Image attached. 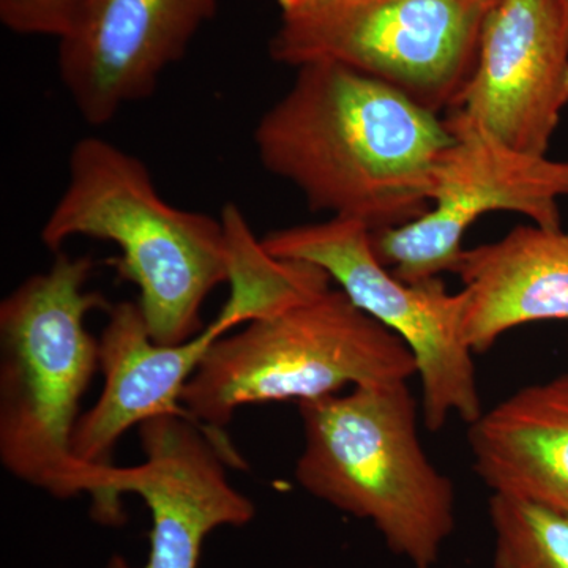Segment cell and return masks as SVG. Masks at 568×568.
Returning a JSON list of instances; mask_svg holds the SVG:
<instances>
[{"label":"cell","mask_w":568,"mask_h":568,"mask_svg":"<svg viewBox=\"0 0 568 568\" xmlns=\"http://www.w3.org/2000/svg\"><path fill=\"white\" fill-rule=\"evenodd\" d=\"M254 129L260 162L315 212L392 230L432 209L433 179L454 141L436 112L335 62L298 67Z\"/></svg>","instance_id":"cell-1"},{"label":"cell","mask_w":568,"mask_h":568,"mask_svg":"<svg viewBox=\"0 0 568 568\" xmlns=\"http://www.w3.org/2000/svg\"><path fill=\"white\" fill-rule=\"evenodd\" d=\"M74 237L121 250L115 268L140 291L142 316L160 345L200 334L205 298L227 283L222 220L164 201L145 163L103 138L73 145L69 182L41 227L54 254Z\"/></svg>","instance_id":"cell-2"},{"label":"cell","mask_w":568,"mask_h":568,"mask_svg":"<svg viewBox=\"0 0 568 568\" xmlns=\"http://www.w3.org/2000/svg\"><path fill=\"white\" fill-rule=\"evenodd\" d=\"M298 413L305 444L297 484L372 523L410 567L435 568L457 525V496L422 448L407 381L302 402Z\"/></svg>","instance_id":"cell-3"},{"label":"cell","mask_w":568,"mask_h":568,"mask_svg":"<svg viewBox=\"0 0 568 568\" xmlns=\"http://www.w3.org/2000/svg\"><path fill=\"white\" fill-rule=\"evenodd\" d=\"M91 257L55 253L0 304V462L18 480L69 499L85 495L93 467L71 452L80 403L100 368L85 317L108 310L85 290Z\"/></svg>","instance_id":"cell-4"},{"label":"cell","mask_w":568,"mask_h":568,"mask_svg":"<svg viewBox=\"0 0 568 568\" xmlns=\"http://www.w3.org/2000/svg\"><path fill=\"white\" fill-rule=\"evenodd\" d=\"M417 364L409 347L366 315L343 291L223 335L182 394L186 416L223 429L246 405L313 402L346 386L409 381Z\"/></svg>","instance_id":"cell-5"},{"label":"cell","mask_w":568,"mask_h":568,"mask_svg":"<svg viewBox=\"0 0 568 568\" xmlns=\"http://www.w3.org/2000/svg\"><path fill=\"white\" fill-rule=\"evenodd\" d=\"M488 9L478 0H332L282 13L268 54L294 69L349 67L440 114L476 69Z\"/></svg>","instance_id":"cell-6"},{"label":"cell","mask_w":568,"mask_h":568,"mask_svg":"<svg viewBox=\"0 0 568 568\" xmlns=\"http://www.w3.org/2000/svg\"><path fill=\"white\" fill-rule=\"evenodd\" d=\"M268 253L323 268L357 308L394 332L413 353L422 386L426 429L447 418L467 425L484 414L474 354L463 336L465 295L443 278L410 284L377 260L372 231L353 220L331 219L272 231L261 239Z\"/></svg>","instance_id":"cell-7"},{"label":"cell","mask_w":568,"mask_h":568,"mask_svg":"<svg viewBox=\"0 0 568 568\" xmlns=\"http://www.w3.org/2000/svg\"><path fill=\"white\" fill-rule=\"evenodd\" d=\"M144 462L95 467L85 488L92 517L104 525L123 519L122 496L136 495L152 515L144 566L112 556L104 568H200L205 538L219 528H242L256 515L253 500L231 485L237 457L222 429L186 413L163 414L140 425Z\"/></svg>","instance_id":"cell-8"},{"label":"cell","mask_w":568,"mask_h":568,"mask_svg":"<svg viewBox=\"0 0 568 568\" xmlns=\"http://www.w3.org/2000/svg\"><path fill=\"white\" fill-rule=\"evenodd\" d=\"M446 119L454 141L433 179L432 204L414 222L372 233L377 260L402 282L457 274L463 239L488 212H515L545 230H562L559 200L568 197V162L515 151L465 123Z\"/></svg>","instance_id":"cell-9"},{"label":"cell","mask_w":568,"mask_h":568,"mask_svg":"<svg viewBox=\"0 0 568 568\" xmlns=\"http://www.w3.org/2000/svg\"><path fill=\"white\" fill-rule=\"evenodd\" d=\"M568 106V0H496L476 69L446 118L545 156Z\"/></svg>","instance_id":"cell-10"},{"label":"cell","mask_w":568,"mask_h":568,"mask_svg":"<svg viewBox=\"0 0 568 568\" xmlns=\"http://www.w3.org/2000/svg\"><path fill=\"white\" fill-rule=\"evenodd\" d=\"M216 10L219 0H92L58 54L59 77L81 118L103 126L149 99Z\"/></svg>","instance_id":"cell-11"},{"label":"cell","mask_w":568,"mask_h":568,"mask_svg":"<svg viewBox=\"0 0 568 568\" xmlns=\"http://www.w3.org/2000/svg\"><path fill=\"white\" fill-rule=\"evenodd\" d=\"M220 336L209 324L189 342L160 345L138 302L111 305L99 338L103 390L78 420L73 457L85 467L111 466L112 452L130 428L163 414L185 413L183 388Z\"/></svg>","instance_id":"cell-12"},{"label":"cell","mask_w":568,"mask_h":568,"mask_svg":"<svg viewBox=\"0 0 568 568\" xmlns=\"http://www.w3.org/2000/svg\"><path fill=\"white\" fill-rule=\"evenodd\" d=\"M457 275L463 336L474 354L488 353L519 325L568 321V231L521 224L499 241L465 250Z\"/></svg>","instance_id":"cell-13"},{"label":"cell","mask_w":568,"mask_h":568,"mask_svg":"<svg viewBox=\"0 0 568 568\" xmlns=\"http://www.w3.org/2000/svg\"><path fill=\"white\" fill-rule=\"evenodd\" d=\"M467 440L474 473L493 493L568 517V373L484 410Z\"/></svg>","instance_id":"cell-14"},{"label":"cell","mask_w":568,"mask_h":568,"mask_svg":"<svg viewBox=\"0 0 568 568\" xmlns=\"http://www.w3.org/2000/svg\"><path fill=\"white\" fill-rule=\"evenodd\" d=\"M220 220L226 239L231 286L226 304L211 323L220 334L280 315L332 290L331 276L317 265L268 253L237 204L224 205Z\"/></svg>","instance_id":"cell-15"},{"label":"cell","mask_w":568,"mask_h":568,"mask_svg":"<svg viewBox=\"0 0 568 568\" xmlns=\"http://www.w3.org/2000/svg\"><path fill=\"white\" fill-rule=\"evenodd\" d=\"M495 568H568V517L532 500L491 493Z\"/></svg>","instance_id":"cell-16"},{"label":"cell","mask_w":568,"mask_h":568,"mask_svg":"<svg viewBox=\"0 0 568 568\" xmlns=\"http://www.w3.org/2000/svg\"><path fill=\"white\" fill-rule=\"evenodd\" d=\"M92 0H0V21L20 36L69 39L80 28Z\"/></svg>","instance_id":"cell-17"},{"label":"cell","mask_w":568,"mask_h":568,"mask_svg":"<svg viewBox=\"0 0 568 568\" xmlns=\"http://www.w3.org/2000/svg\"><path fill=\"white\" fill-rule=\"evenodd\" d=\"M282 13H293V11L312 9L321 3L332 2V0H276Z\"/></svg>","instance_id":"cell-18"},{"label":"cell","mask_w":568,"mask_h":568,"mask_svg":"<svg viewBox=\"0 0 568 568\" xmlns=\"http://www.w3.org/2000/svg\"><path fill=\"white\" fill-rule=\"evenodd\" d=\"M478 2L484 3V6L491 7L493 3L496 2V0H478Z\"/></svg>","instance_id":"cell-19"}]
</instances>
